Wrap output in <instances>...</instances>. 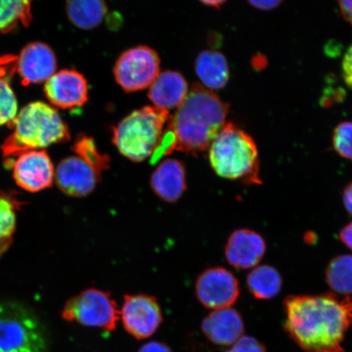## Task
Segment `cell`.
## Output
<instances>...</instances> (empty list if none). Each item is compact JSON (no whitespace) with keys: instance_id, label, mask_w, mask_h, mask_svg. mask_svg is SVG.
<instances>
[{"instance_id":"6da1fadb","label":"cell","mask_w":352,"mask_h":352,"mask_svg":"<svg viewBox=\"0 0 352 352\" xmlns=\"http://www.w3.org/2000/svg\"><path fill=\"white\" fill-rule=\"evenodd\" d=\"M284 307L286 331L303 351L345 352L342 343L352 327V296H292Z\"/></svg>"},{"instance_id":"7a4b0ae2","label":"cell","mask_w":352,"mask_h":352,"mask_svg":"<svg viewBox=\"0 0 352 352\" xmlns=\"http://www.w3.org/2000/svg\"><path fill=\"white\" fill-rule=\"evenodd\" d=\"M230 105L217 94L195 83L184 102L170 117L164 138L155 153L180 151L197 155L208 151L226 124Z\"/></svg>"},{"instance_id":"3957f363","label":"cell","mask_w":352,"mask_h":352,"mask_svg":"<svg viewBox=\"0 0 352 352\" xmlns=\"http://www.w3.org/2000/svg\"><path fill=\"white\" fill-rule=\"evenodd\" d=\"M8 126L12 132L2 145L7 160L70 140L69 127L58 112L41 101L26 105Z\"/></svg>"},{"instance_id":"277c9868","label":"cell","mask_w":352,"mask_h":352,"mask_svg":"<svg viewBox=\"0 0 352 352\" xmlns=\"http://www.w3.org/2000/svg\"><path fill=\"white\" fill-rule=\"evenodd\" d=\"M209 151L210 166L220 177L261 183L257 145L252 136L233 123L224 124Z\"/></svg>"},{"instance_id":"5b68a950","label":"cell","mask_w":352,"mask_h":352,"mask_svg":"<svg viewBox=\"0 0 352 352\" xmlns=\"http://www.w3.org/2000/svg\"><path fill=\"white\" fill-rule=\"evenodd\" d=\"M169 118V111L155 107L136 109L113 127L112 142L129 160H146L160 146Z\"/></svg>"},{"instance_id":"8992f818","label":"cell","mask_w":352,"mask_h":352,"mask_svg":"<svg viewBox=\"0 0 352 352\" xmlns=\"http://www.w3.org/2000/svg\"><path fill=\"white\" fill-rule=\"evenodd\" d=\"M45 329L32 309L19 302H0V352H47Z\"/></svg>"},{"instance_id":"52a82bcc","label":"cell","mask_w":352,"mask_h":352,"mask_svg":"<svg viewBox=\"0 0 352 352\" xmlns=\"http://www.w3.org/2000/svg\"><path fill=\"white\" fill-rule=\"evenodd\" d=\"M61 316L70 322L110 332L116 329L120 310L109 293L88 289L69 299Z\"/></svg>"},{"instance_id":"ba28073f","label":"cell","mask_w":352,"mask_h":352,"mask_svg":"<svg viewBox=\"0 0 352 352\" xmlns=\"http://www.w3.org/2000/svg\"><path fill=\"white\" fill-rule=\"evenodd\" d=\"M160 74V56L147 46L125 51L113 67L114 78L126 92L142 91L151 87Z\"/></svg>"},{"instance_id":"9c48e42d","label":"cell","mask_w":352,"mask_h":352,"mask_svg":"<svg viewBox=\"0 0 352 352\" xmlns=\"http://www.w3.org/2000/svg\"><path fill=\"white\" fill-rule=\"evenodd\" d=\"M196 294L201 305L209 309L230 307L239 297V280L226 268H210L198 276Z\"/></svg>"},{"instance_id":"30bf717a","label":"cell","mask_w":352,"mask_h":352,"mask_svg":"<svg viewBox=\"0 0 352 352\" xmlns=\"http://www.w3.org/2000/svg\"><path fill=\"white\" fill-rule=\"evenodd\" d=\"M120 319L126 332L138 340L153 336L164 320L157 299L146 294L125 296Z\"/></svg>"},{"instance_id":"8fae6325","label":"cell","mask_w":352,"mask_h":352,"mask_svg":"<svg viewBox=\"0 0 352 352\" xmlns=\"http://www.w3.org/2000/svg\"><path fill=\"white\" fill-rule=\"evenodd\" d=\"M12 162L13 179L21 188L37 192L50 188L55 179V169L50 156L45 151L25 152ZM8 166V167H10Z\"/></svg>"},{"instance_id":"7c38bea8","label":"cell","mask_w":352,"mask_h":352,"mask_svg":"<svg viewBox=\"0 0 352 352\" xmlns=\"http://www.w3.org/2000/svg\"><path fill=\"white\" fill-rule=\"evenodd\" d=\"M44 92L47 100L56 107L78 109L87 102L88 83L85 77L76 70L63 69L48 79Z\"/></svg>"},{"instance_id":"4fadbf2b","label":"cell","mask_w":352,"mask_h":352,"mask_svg":"<svg viewBox=\"0 0 352 352\" xmlns=\"http://www.w3.org/2000/svg\"><path fill=\"white\" fill-rule=\"evenodd\" d=\"M99 179L100 176L78 156L65 158L55 170L57 186L70 197L89 195L94 192Z\"/></svg>"},{"instance_id":"5bb4252c","label":"cell","mask_w":352,"mask_h":352,"mask_svg":"<svg viewBox=\"0 0 352 352\" xmlns=\"http://www.w3.org/2000/svg\"><path fill=\"white\" fill-rule=\"evenodd\" d=\"M56 57L47 44L35 42L28 44L19 57L17 72L23 85L47 81L56 72Z\"/></svg>"},{"instance_id":"9a60e30c","label":"cell","mask_w":352,"mask_h":352,"mask_svg":"<svg viewBox=\"0 0 352 352\" xmlns=\"http://www.w3.org/2000/svg\"><path fill=\"white\" fill-rule=\"evenodd\" d=\"M265 252V241L259 233L250 230L233 232L226 246L227 261L237 270L256 267Z\"/></svg>"},{"instance_id":"2e32d148","label":"cell","mask_w":352,"mask_h":352,"mask_svg":"<svg viewBox=\"0 0 352 352\" xmlns=\"http://www.w3.org/2000/svg\"><path fill=\"white\" fill-rule=\"evenodd\" d=\"M202 331L214 344L230 346L244 333V323L239 312L231 307L214 310L201 324Z\"/></svg>"},{"instance_id":"e0dca14e","label":"cell","mask_w":352,"mask_h":352,"mask_svg":"<svg viewBox=\"0 0 352 352\" xmlns=\"http://www.w3.org/2000/svg\"><path fill=\"white\" fill-rule=\"evenodd\" d=\"M188 91V82L182 74L167 70L158 74L149 87L148 96L154 107L169 111L184 102Z\"/></svg>"},{"instance_id":"ac0fdd59","label":"cell","mask_w":352,"mask_h":352,"mask_svg":"<svg viewBox=\"0 0 352 352\" xmlns=\"http://www.w3.org/2000/svg\"><path fill=\"white\" fill-rule=\"evenodd\" d=\"M151 186L156 195L167 202L178 201L186 189V171L183 162L166 160L151 176Z\"/></svg>"},{"instance_id":"d6986e66","label":"cell","mask_w":352,"mask_h":352,"mask_svg":"<svg viewBox=\"0 0 352 352\" xmlns=\"http://www.w3.org/2000/svg\"><path fill=\"white\" fill-rule=\"evenodd\" d=\"M195 70L202 86L211 91L222 89L230 80V67L226 57L217 51L201 52L197 57Z\"/></svg>"},{"instance_id":"ffe728a7","label":"cell","mask_w":352,"mask_h":352,"mask_svg":"<svg viewBox=\"0 0 352 352\" xmlns=\"http://www.w3.org/2000/svg\"><path fill=\"white\" fill-rule=\"evenodd\" d=\"M19 57L0 56V126L10 125L16 116L17 102L11 82L17 72Z\"/></svg>"},{"instance_id":"44dd1931","label":"cell","mask_w":352,"mask_h":352,"mask_svg":"<svg viewBox=\"0 0 352 352\" xmlns=\"http://www.w3.org/2000/svg\"><path fill=\"white\" fill-rule=\"evenodd\" d=\"M66 12L76 28L91 30L102 23L108 13V6L104 0H67Z\"/></svg>"},{"instance_id":"7402d4cb","label":"cell","mask_w":352,"mask_h":352,"mask_svg":"<svg viewBox=\"0 0 352 352\" xmlns=\"http://www.w3.org/2000/svg\"><path fill=\"white\" fill-rule=\"evenodd\" d=\"M24 202L12 191L0 190V258L12 244L16 230V214Z\"/></svg>"},{"instance_id":"603a6c76","label":"cell","mask_w":352,"mask_h":352,"mask_svg":"<svg viewBox=\"0 0 352 352\" xmlns=\"http://www.w3.org/2000/svg\"><path fill=\"white\" fill-rule=\"evenodd\" d=\"M246 283L250 292L257 299H270L276 297L283 286V279L279 272L270 265L254 267L250 272Z\"/></svg>"},{"instance_id":"cb8c5ba5","label":"cell","mask_w":352,"mask_h":352,"mask_svg":"<svg viewBox=\"0 0 352 352\" xmlns=\"http://www.w3.org/2000/svg\"><path fill=\"white\" fill-rule=\"evenodd\" d=\"M325 278L334 294L352 296V255L342 254L328 264Z\"/></svg>"},{"instance_id":"d4e9b609","label":"cell","mask_w":352,"mask_h":352,"mask_svg":"<svg viewBox=\"0 0 352 352\" xmlns=\"http://www.w3.org/2000/svg\"><path fill=\"white\" fill-rule=\"evenodd\" d=\"M33 0H0V32L6 34L20 23L29 26L32 21Z\"/></svg>"},{"instance_id":"484cf974","label":"cell","mask_w":352,"mask_h":352,"mask_svg":"<svg viewBox=\"0 0 352 352\" xmlns=\"http://www.w3.org/2000/svg\"><path fill=\"white\" fill-rule=\"evenodd\" d=\"M72 149L100 177L104 170L109 168L110 157L98 151L94 139L91 136L78 135Z\"/></svg>"},{"instance_id":"4316f807","label":"cell","mask_w":352,"mask_h":352,"mask_svg":"<svg viewBox=\"0 0 352 352\" xmlns=\"http://www.w3.org/2000/svg\"><path fill=\"white\" fill-rule=\"evenodd\" d=\"M333 146L338 155L352 161V122H342L336 126Z\"/></svg>"},{"instance_id":"83f0119b","label":"cell","mask_w":352,"mask_h":352,"mask_svg":"<svg viewBox=\"0 0 352 352\" xmlns=\"http://www.w3.org/2000/svg\"><path fill=\"white\" fill-rule=\"evenodd\" d=\"M227 352H266V350L256 338L241 336Z\"/></svg>"},{"instance_id":"f1b7e54d","label":"cell","mask_w":352,"mask_h":352,"mask_svg":"<svg viewBox=\"0 0 352 352\" xmlns=\"http://www.w3.org/2000/svg\"><path fill=\"white\" fill-rule=\"evenodd\" d=\"M342 76L346 85L352 90V44L343 57Z\"/></svg>"},{"instance_id":"f546056e","label":"cell","mask_w":352,"mask_h":352,"mask_svg":"<svg viewBox=\"0 0 352 352\" xmlns=\"http://www.w3.org/2000/svg\"><path fill=\"white\" fill-rule=\"evenodd\" d=\"M250 6L259 10L271 11L279 7L284 0H248Z\"/></svg>"},{"instance_id":"4dcf8cb0","label":"cell","mask_w":352,"mask_h":352,"mask_svg":"<svg viewBox=\"0 0 352 352\" xmlns=\"http://www.w3.org/2000/svg\"><path fill=\"white\" fill-rule=\"evenodd\" d=\"M139 352H173L168 346L164 343L151 342L144 344Z\"/></svg>"},{"instance_id":"1f68e13d","label":"cell","mask_w":352,"mask_h":352,"mask_svg":"<svg viewBox=\"0 0 352 352\" xmlns=\"http://www.w3.org/2000/svg\"><path fill=\"white\" fill-rule=\"evenodd\" d=\"M340 241L352 252V221L347 223L340 233Z\"/></svg>"},{"instance_id":"d6a6232c","label":"cell","mask_w":352,"mask_h":352,"mask_svg":"<svg viewBox=\"0 0 352 352\" xmlns=\"http://www.w3.org/2000/svg\"><path fill=\"white\" fill-rule=\"evenodd\" d=\"M342 15L352 25V0H337Z\"/></svg>"},{"instance_id":"836d02e7","label":"cell","mask_w":352,"mask_h":352,"mask_svg":"<svg viewBox=\"0 0 352 352\" xmlns=\"http://www.w3.org/2000/svg\"><path fill=\"white\" fill-rule=\"evenodd\" d=\"M342 202L347 212L352 215V182L347 184L343 190Z\"/></svg>"},{"instance_id":"e575fe53","label":"cell","mask_w":352,"mask_h":352,"mask_svg":"<svg viewBox=\"0 0 352 352\" xmlns=\"http://www.w3.org/2000/svg\"><path fill=\"white\" fill-rule=\"evenodd\" d=\"M206 6L219 8L227 0H199Z\"/></svg>"}]
</instances>
